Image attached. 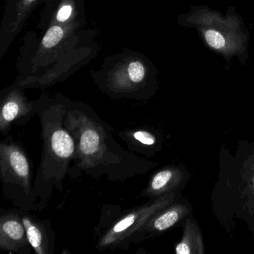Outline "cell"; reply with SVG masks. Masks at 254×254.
<instances>
[{"instance_id":"cell-1","label":"cell","mask_w":254,"mask_h":254,"mask_svg":"<svg viewBox=\"0 0 254 254\" xmlns=\"http://www.w3.org/2000/svg\"><path fill=\"white\" fill-rule=\"evenodd\" d=\"M64 126L75 145L71 178L84 172L96 179L105 178L113 182L144 175L157 163L139 158L117 143L113 128L86 104L65 97Z\"/></svg>"},{"instance_id":"cell-2","label":"cell","mask_w":254,"mask_h":254,"mask_svg":"<svg viewBox=\"0 0 254 254\" xmlns=\"http://www.w3.org/2000/svg\"><path fill=\"white\" fill-rule=\"evenodd\" d=\"M211 207L230 237L236 236L239 222L245 223L254 242V141L239 140L234 154L224 144L220 147Z\"/></svg>"},{"instance_id":"cell-3","label":"cell","mask_w":254,"mask_h":254,"mask_svg":"<svg viewBox=\"0 0 254 254\" xmlns=\"http://www.w3.org/2000/svg\"><path fill=\"white\" fill-rule=\"evenodd\" d=\"M65 96H41L37 100V114L41 125V163L34 181L38 209H44L56 190L62 191L64 180L69 175L75 154L70 132L64 126Z\"/></svg>"},{"instance_id":"cell-4","label":"cell","mask_w":254,"mask_h":254,"mask_svg":"<svg viewBox=\"0 0 254 254\" xmlns=\"http://www.w3.org/2000/svg\"><path fill=\"white\" fill-rule=\"evenodd\" d=\"M83 26H50L46 31L36 51L31 55L29 64L14 85L22 88L50 87L66 78L72 67L88 60L90 41L92 36Z\"/></svg>"},{"instance_id":"cell-5","label":"cell","mask_w":254,"mask_h":254,"mask_svg":"<svg viewBox=\"0 0 254 254\" xmlns=\"http://www.w3.org/2000/svg\"><path fill=\"white\" fill-rule=\"evenodd\" d=\"M0 175L7 200L23 210H39L31 160L23 145L11 136L0 143Z\"/></svg>"},{"instance_id":"cell-6","label":"cell","mask_w":254,"mask_h":254,"mask_svg":"<svg viewBox=\"0 0 254 254\" xmlns=\"http://www.w3.org/2000/svg\"><path fill=\"white\" fill-rule=\"evenodd\" d=\"M183 197L182 192H173L124 212L120 218L102 230L96 245L98 251L128 249L130 240L144 224L160 209Z\"/></svg>"},{"instance_id":"cell-7","label":"cell","mask_w":254,"mask_h":254,"mask_svg":"<svg viewBox=\"0 0 254 254\" xmlns=\"http://www.w3.org/2000/svg\"><path fill=\"white\" fill-rule=\"evenodd\" d=\"M147 69L140 59L126 58L113 69L105 71L98 84L108 96L115 99H146Z\"/></svg>"},{"instance_id":"cell-8","label":"cell","mask_w":254,"mask_h":254,"mask_svg":"<svg viewBox=\"0 0 254 254\" xmlns=\"http://www.w3.org/2000/svg\"><path fill=\"white\" fill-rule=\"evenodd\" d=\"M191 215L192 206L187 198L181 197L156 212L132 238L130 245L157 237L172 229L184 226L187 218Z\"/></svg>"},{"instance_id":"cell-9","label":"cell","mask_w":254,"mask_h":254,"mask_svg":"<svg viewBox=\"0 0 254 254\" xmlns=\"http://www.w3.org/2000/svg\"><path fill=\"white\" fill-rule=\"evenodd\" d=\"M37 114V100L29 101L23 88L13 84L2 92L0 132L7 136L13 126H25Z\"/></svg>"},{"instance_id":"cell-10","label":"cell","mask_w":254,"mask_h":254,"mask_svg":"<svg viewBox=\"0 0 254 254\" xmlns=\"http://www.w3.org/2000/svg\"><path fill=\"white\" fill-rule=\"evenodd\" d=\"M22 209L1 211L0 216V249L5 252L30 254L32 248L22 221Z\"/></svg>"},{"instance_id":"cell-11","label":"cell","mask_w":254,"mask_h":254,"mask_svg":"<svg viewBox=\"0 0 254 254\" xmlns=\"http://www.w3.org/2000/svg\"><path fill=\"white\" fill-rule=\"evenodd\" d=\"M40 0H7L0 28V57L9 49Z\"/></svg>"},{"instance_id":"cell-12","label":"cell","mask_w":254,"mask_h":254,"mask_svg":"<svg viewBox=\"0 0 254 254\" xmlns=\"http://www.w3.org/2000/svg\"><path fill=\"white\" fill-rule=\"evenodd\" d=\"M191 175L184 165L165 166L151 176L140 195L146 198L153 199L170 193L182 192Z\"/></svg>"},{"instance_id":"cell-13","label":"cell","mask_w":254,"mask_h":254,"mask_svg":"<svg viewBox=\"0 0 254 254\" xmlns=\"http://www.w3.org/2000/svg\"><path fill=\"white\" fill-rule=\"evenodd\" d=\"M45 8L40 26L48 29L53 26H84V5L83 0H44Z\"/></svg>"},{"instance_id":"cell-14","label":"cell","mask_w":254,"mask_h":254,"mask_svg":"<svg viewBox=\"0 0 254 254\" xmlns=\"http://www.w3.org/2000/svg\"><path fill=\"white\" fill-rule=\"evenodd\" d=\"M29 212L22 209L21 217L32 250L37 254H54L56 234L51 221L41 219Z\"/></svg>"},{"instance_id":"cell-15","label":"cell","mask_w":254,"mask_h":254,"mask_svg":"<svg viewBox=\"0 0 254 254\" xmlns=\"http://www.w3.org/2000/svg\"><path fill=\"white\" fill-rule=\"evenodd\" d=\"M119 136L127 145L129 151L151 157L163 147L161 134L155 129L148 127L127 129L119 133Z\"/></svg>"},{"instance_id":"cell-16","label":"cell","mask_w":254,"mask_h":254,"mask_svg":"<svg viewBox=\"0 0 254 254\" xmlns=\"http://www.w3.org/2000/svg\"><path fill=\"white\" fill-rule=\"evenodd\" d=\"M182 238L175 245L176 254H204L206 252L203 233L193 215L187 218L183 226Z\"/></svg>"},{"instance_id":"cell-17","label":"cell","mask_w":254,"mask_h":254,"mask_svg":"<svg viewBox=\"0 0 254 254\" xmlns=\"http://www.w3.org/2000/svg\"><path fill=\"white\" fill-rule=\"evenodd\" d=\"M206 42L209 46L214 49H221L225 44V40L224 37L219 33L214 30H209L205 33Z\"/></svg>"}]
</instances>
